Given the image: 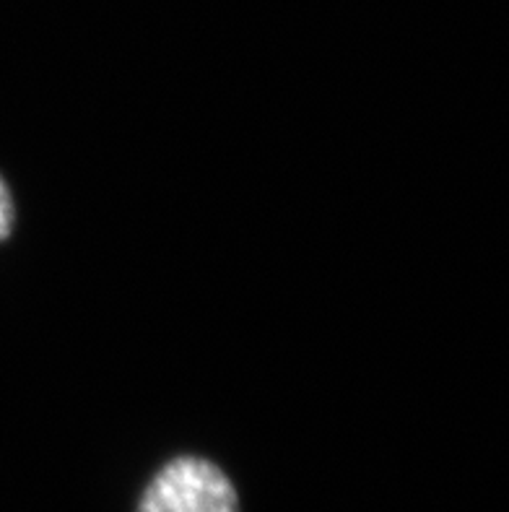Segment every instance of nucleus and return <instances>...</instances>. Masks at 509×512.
Returning <instances> with one entry per match:
<instances>
[{
	"instance_id": "obj_1",
	"label": "nucleus",
	"mask_w": 509,
	"mask_h": 512,
	"mask_svg": "<svg viewBox=\"0 0 509 512\" xmlns=\"http://www.w3.org/2000/svg\"><path fill=\"white\" fill-rule=\"evenodd\" d=\"M136 512H242L232 476L206 455L182 453L156 468Z\"/></svg>"
},
{
	"instance_id": "obj_2",
	"label": "nucleus",
	"mask_w": 509,
	"mask_h": 512,
	"mask_svg": "<svg viewBox=\"0 0 509 512\" xmlns=\"http://www.w3.org/2000/svg\"><path fill=\"white\" fill-rule=\"evenodd\" d=\"M16 227V201H13V190L0 175V242H6Z\"/></svg>"
}]
</instances>
